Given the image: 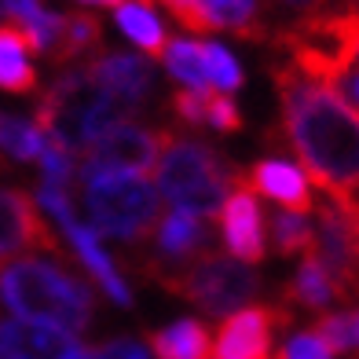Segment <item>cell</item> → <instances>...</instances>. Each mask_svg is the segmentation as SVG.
<instances>
[{
	"label": "cell",
	"mask_w": 359,
	"mask_h": 359,
	"mask_svg": "<svg viewBox=\"0 0 359 359\" xmlns=\"http://www.w3.org/2000/svg\"><path fill=\"white\" fill-rule=\"evenodd\" d=\"M88 77L128 114H140L143 100L154 88L151 59L128 55V52H100V59L88 62Z\"/></svg>",
	"instance_id": "12"
},
{
	"label": "cell",
	"mask_w": 359,
	"mask_h": 359,
	"mask_svg": "<svg viewBox=\"0 0 359 359\" xmlns=\"http://www.w3.org/2000/svg\"><path fill=\"white\" fill-rule=\"evenodd\" d=\"M169 128H143L136 121H121L103 133L88 147L85 161L77 169L81 176H143L158 165L161 151L169 143Z\"/></svg>",
	"instance_id": "7"
},
{
	"label": "cell",
	"mask_w": 359,
	"mask_h": 359,
	"mask_svg": "<svg viewBox=\"0 0 359 359\" xmlns=\"http://www.w3.org/2000/svg\"><path fill=\"white\" fill-rule=\"evenodd\" d=\"M158 187L180 213L213 217L231 198V187H238V169L202 140L169 136L158 158Z\"/></svg>",
	"instance_id": "4"
},
{
	"label": "cell",
	"mask_w": 359,
	"mask_h": 359,
	"mask_svg": "<svg viewBox=\"0 0 359 359\" xmlns=\"http://www.w3.org/2000/svg\"><path fill=\"white\" fill-rule=\"evenodd\" d=\"M154 283H161L169 293L184 297L191 304H198L205 316H231L242 312V304H250L260 293V275L253 268H246L235 257H220V253H205L194 264L158 275Z\"/></svg>",
	"instance_id": "6"
},
{
	"label": "cell",
	"mask_w": 359,
	"mask_h": 359,
	"mask_svg": "<svg viewBox=\"0 0 359 359\" xmlns=\"http://www.w3.org/2000/svg\"><path fill=\"white\" fill-rule=\"evenodd\" d=\"M165 11L191 34H224L231 29L242 41H268L271 26L260 4H227V0H169Z\"/></svg>",
	"instance_id": "9"
},
{
	"label": "cell",
	"mask_w": 359,
	"mask_h": 359,
	"mask_svg": "<svg viewBox=\"0 0 359 359\" xmlns=\"http://www.w3.org/2000/svg\"><path fill=\"white\" fill-rule=\"evenodd\" d=\"M154 359H213V334L202 319H176L165 330L143 337Z\"/></svg>",
	"instance_id": "17"
},
{
	"label": "cell",
	"mask_w": 359,
	"mask_h": 359,
	"mask_svg": "<svg viewBox=\"0 0 359 359\" xmlns=\"http://www.w3.org/2000/svg\"><path fill=\"white\" fill-rule=\"evenodd\" d=\"M121 121H128V110H121L95 85L88 77V67L62 70L55 85L41 95L34 114V125L44 133V140L67 151L70 158L88 154V147Z\"/></svg>",
	"instance_id": "3"
},
{
	"label": "cell",
	"mask_w": 359,
	"mask_h": 359,
	"mask_svg": "<svg viewBox=\"0 0 359 359\" xmlns=\"http://www.w3.org/2000/svg\"><path fill=\"white\" fill-rule=\"evenodd\" d=\"M114 11V22L121 26V34L133 37L143 52H151V55H161L165 52V26H161L158 19V11L151 4H110Z\"/></svg>",
	"instance_id": "21"
},
{
	"label": "cell",
	"mask_w": 359,
	"mask_h": 359,
	"mask_svg": "<svg viewBox=\"0 0 359 359\" xmlns=\"http://www.w3.org/2000/svg\"><path fill=\"white\" fill-rule=\"evenodd\" d=\"M205 238H209V227L202 217L172 209L158 224V257L147 264V275L158 279V275H169V271L194 264L198 257H205Z\"/></svg>",
	"instance_id": "15"
},
{
	"label": "cell",
	"mask_w": 359,
	"mask_h": 359,
	"mask_svg": "<svg viewBox=\"0 0 359 359\" xmlns=\"http://www.w3.org/2000/svg\"><path fill=\"white\" fill-rule=\"evenodd\" d=\"M286 323H290L286 308H268V304L242 308L220 326L213 341V359H268L275 326Z\"/></svg>",
	"instance_id": "10"
},
{
	"label": "cell",
	"mask_w": 359,
	"mask_h": 359,
	"mask_svg": "<svg viewBox=\"0 0 359 359\" xmlns=\"http://www.w3.org/2000/svg\"><path fill=\"white\" fill-rule=\"evenodd\" d=\"M334 92H337L341 100H345V103H348V107L355 110V107H359V67H352V70H348L345 77H341Z\"/></svg>",
	"instance_id": "30"
},
{
	"label": "cell",
	"mask_w": 359,
	"mask_h": 359,
	"mask_svg": "<svg viewBox=\"0 0 359 359\" xmlns=\"http://www.w3.org/2000/svg\"><path fill=\"white\" fill-rule=\"evenodd\" d=\"M334 297H341V290L330 279V271L319 264L316 253H304L301 268L293 271V279L286 286V301L290 304H301V308H326Z\"/></svg>",
	"instance_id": "20"
},
{
	"label": "cell",
	"mask_w": 359,
	"mask_h": 359,
	"mask_svg": "<svg viewBox=\"0 0 359 359\" xmlns=\"http://www.w3.org/2000/svg\"><path fill=\"white\" fill-rule=\"evenodd\" d=\"M26 250L59 253V242L52 227L44 224V217L37 213V202L26 191L0 187V260Z\"/></svg>",
	"instance_id": "11"
},
{
	"label": "cell",
	"mask_w": 359,
	"mask_h": 359,
	"mask_svg": "<svg viewBox=\"0 0 359 359\" xmlns=\"http://www.w3.org/2000/svg\"><path fill=\"white\" fill-rule=\"evenodd\" d=\"M202 59H205V70H209V81L220 88V95L242 88V67L235 62V55L227 52L224 44L217 41H205L202 44Z\"/></svg>",
	"instance_id": "26"
},
{
	"label": "cell",
	"mask_w": 359,
	"mask_h": 359,
	"mask_svg": "<svg viewBox=\"0 0 359 359\" xmlns=\"http://www.w3.org/2000/svg\"><path fill=\"white\" fill-rule=\"evenodd\" d=\"M238 187L260 191L264 198L279 202L283 213H293V217H308L316 209L308 176L283 158H260L250 169H238Z\"/></svg>",
	"instance_id": "13"
},
{
	"label": "cell",
	"mask_w": 359,
	"mask_h": 359,
	"mask_svg": "<svg viewBox=\"0 0 359 359\" xmlns=\"http://www.w3.org/2000/svg\"><path fill=\"white\" fill-rule=\"evenodd\" d=\"M172 110H176V118L191 125V128H202L205 125V114H209V92H187V88H180L172 95Z\"/></svg>",
	"instance_id": "27"
},
{
	"label": "cell",
	"mask_w": 359,
	"mask_h": 359,
	"mask_svg": "<svg viewBox=\"0 0 359 359\" xmlns=\"http://www.w3.org/2000/svg\"><path fill=\"white\" fill-rule=\"evenodd\" d=\"M323 337V345L330 352L359 355V308H345V312H330L316 323V330Z\"/></svg>",
	"instance_id": "24"
},
{
	"label": "cell",
	"mask_w": 359,
	"mask_h": 359,
	"mask_svg": "<svg viewBox=\"0 0 359 359\" xmlns=\"http://www.w3.org/2000/svg\"><path fill=\"white\" fill-rule=\"evenodd\" d=\"M330 355H334V352L323 345L319 334L301 330V334H293V337L286 341V348H283L279 359H330Z\"/></svg>",
	"instance_id": "29"
},
{
	"label": "cell",
	"mask_w": 359,
	"mask_h": 359,
	"mask_svg": "<svg viewBox=\"0 0 359 359\" xmlns=\"http://www.w3.org/2000/svg\"><path fill=\"white\" fill-rule=\"evenodd\" d=\"M161 59H165V70H169L187 92H205V88H209V70H205L202 44H198V41H184V37H180V41L165 44Z\"/></svg>",
	"instance_id": "23"
},
{
	"label": "cell",
	"mask_w": 359,
	"mask_h": 359,
	"mask_svg": "<svg viewBox=\"0 0 359 359\" xmlns=\"http://www.w3.org/2000/svg\"><path fill=\"white\" fill-rule=\"evenodd\" d=\"M0 92H11V95L37 92V70L29 62V44L11 19L0 22Z\"/></svg>",
	"instance_id": "18"
},
{
	"label": "cell",
	"mask_w": 359,
	"mask_h": 359,
	"mask_svg": "<svg viewBox=\"0 0 359 359\" xmlns=\"http://www.w3.org/2000/svg\"><path fill=\"white\" fill-rule=\"evenodd\" d=\"M205 125L220 128V133H238V128H242V114H238L235 100L209 92V114H205Z\"/></svg>",
	"instance_id": "28"
},
{
	"label": "cell",
	"mask_w": 359,
	"mask_h": 359,
	"mask_svg": "<svg viewBox=\"0 0 359 359\" xmlns=\"http://www.w3.org/2000/svg\"><path fill=\"white\" fill-rule=\"evenodd\" d=\"M355 67H359V59H355Z\"/></svg>",
	"instance_id": "32"
},
{
	"label": "cell",
	"mask_w": 359,
	"mask_h": 359,
	"mask_svg": "<svg viewBox=\"0 0 359 359\" xmlns=\"http://www.w3.org/2000/svg\"><path fill=\"white\" fill-rule=\"evenodd\" d=\"M100 44H103L100 15L92 11V4H85L81 11L67 15V22H62V34H59V44L52 48V62H55V67H70L74 59L95 52Z\"/></svg>",
	"instance_id": "19"
},
{
	"label": "cell",
	"mask_w": 359,
	"mask_h": 359,
	"mask_svg": "<svg viewBox=\"0 0 359 359\" xmlns=\"http://www.w3.org/2000/svg\"><path fill=\"white\" fill-rule=\"evenodd\" d=\"M220 231H224V246L231 250L235 260H264V217H260V205L253 198V191L238 187L231 191V198L220 209Z\"/></svg>",
	"instance_id": "16"
},
{
	"label": "cell",
	"mask_w": 359,
	"mask_h": 359,
	"mask_svg": "<svg viewBox=\"0 0 359 359\" xmlns=\"http://www.w3.org/2000/svg\"><path fill=\"white\" fill-rule=\"evenodd\" d=\"M271 81L283 103V136L304 161L308 176L330 202H348L359 194V110L290 62H275Z\"/></svg>",
	"instance_id": "1"
},
{
	"label": "cell",
	"mask_w": 359,
	"mask_h": 359,
	"mask_svg": "<svg viewBox=\"0 0 359 359\" xmlns=\"http://www.w3.org/2000/svg\"><path fill=\"white\" fill-rule=\"evenodd\" d=\"M44 147H48V140L34 121L0 110V154L4 158H11V161H41Z\"/></svg>",
	"instance_id": "22"
},
{
	"label": "cell",
	"mask_w": 359,
	"mask_h": 359,
	"mask_svg": "<svg viewBox=\"0 0 359 359\" xmlns=\"http://www.w3.org/2000/svg\"><path fill=\"white\" fill-rule=\"evenodd\" d=\"M81 194L95 235L143 242L158 220V191L143 176H81Z\"/></svg>",
	"instance_id": "5"
},
{
	"label": "cell",
	"mask_w": 359,
	"mask_h": 359,
	"mask_svg": "<svg viewBox=\"0 0 359 359\" xmlns=\"http://www.w3.org/2000/svg\"><path fill=\"white\" fill-rule=\"evenodd\" d=\"M0 301L22 323L55 326L74 337L88 330L95 308L88 283L44 257H19L0 264Z\"/></svg>",
	"instance_id": "2"
},
{
	"label": "cell",
	"mask_w": 359,
	"mask_h": 359,
	"mask_svg": "<svg viewBox=\"0 0 359 359\" xmlns=\"http://www.w3.org/2000/svg\"><path fill=\"white\" fill-rule=\"evenodd\" d=\"M271 238H275V250L279 253H312L316 246V231L308 217H293V213H279L271 220Z\"/></svg>",
	"instance_id": "25"
},
{
	"label": "cell",
	"mask_w": 359,
	"mask_h": 359,
	"mask_svg": "<svg viewBox=\"0 0 359 359\" xmlns=\"http://www.w3.org/2000/svg\"><path fill=\"white\" fill-rule=\"evenodd\" d=\"M34 202H37L41 209H48V213L59 220V227L67 231L74 253L85 260V268L95 275V283L107 290V297H110L114 304H133V293H128V286H125V279L118 275V268H114V260L107 257V250L100 246V235H95L88 224L77 220L67 187H44V184H41V191H37Z\"/></svg>",
	"instance_id": "8"
},
{
	"label": "cell",
	"mask_w": 359,
	"mask_h": 359,
	"mask_svg": "<svg viewBox=\"0 0 359 359\" xmlns=\"http://www.w3.org/2000/svg\"><path fill=\"white\" fill-rule=\"evenodd\" d=\"M88 348L74 334L55 326L4 319L0 323V359H85Z\"/></svg>",
	"instance_id": "14"
},
{
	"label": "cell",
	"mask_w": 359,
	"mask_h": 359,
	"mask_svg": "<svg viewBox=\"0 0 359 359\" xmlns=\"http://www.w3.org/2000/svg\"><path fill=\"white\" fill-rule=\"evenodd\" d=\"M133 359H147V352H143V348H140V352H136V355H133Z\"/></svg>",
	"instance_id": "31"
},
{
	"label": "cell",
	"mask_w": 359,
	"mask_h": 359,
	"mask_svg": "<svg viewBox=\"0 0 359 359\" xmlns=\"http://www.w3.org/2000/svg\"><path fill=\"white\" fill-rule=\"evenodd\" d=\"M355 359H359V355H355Z\"/></svg>",
	"instance_id": "33"
}]
</instances>
